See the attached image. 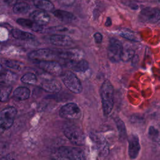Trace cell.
Returning a JSON list of instances; mask_svg holds the SVG:
<instances>
[{"label": "cell", "mask_w": 160, "mask_h": 160, "mask_svg": "<svg viewBox=\"0 0 160 160\" xmlns=\"http://www.w3.org/2000/svg\"><path fill=\"white\" fill-rule=\"evenodd\" d=\"M100 97L103 113L108 116L111 112L114 106V88L109 81L105 80L101 84Z\"/></svg>", "instance_id": "6da1fadb"}, {"label": "cell", "mask_w": 160, "mask_h": 160, "mask_svg": "<svg viewBox=\"0 0 160 160\" xmlns=\"http://www.w3.org/2000/svg\"><path fill=\"white\" fill-rule=\"evenodd\" d=\"M54 159L82 160L86 158L82 149L71 146H61L56 149L52 154Z\"/></svg>", "instance_id": "7a4b0ae2"}, {"label": "cell", "mask_w": 160, "mask_h": 160, "mask_svg": "<svg viewBox=\"0 0 160 160\" xmlns=\"http://www.w3.org/2000/svg\"><path fill=\"white\" fill-rule=\"evenodd\" d=\"M63 133L73 144L82 146L86 142V136L79 127L75 124H69L64 127Z\"/></svg>", "instance_id": "3957f363"}, {"label": "cell", "mask_w": 160, "mask_h": 160, "mask_svg": "<svg viewBox=\"0 0 160 160\" xmlns=\"http://www.w3.org/2000/svg\"><path fill=\"white\" fill-rule=\"evenodd\" d=\"M61 79L66 87L71 92L79 94L81 92L82 87L79 78L75 74L70 71H67L61 75Z\"/></svg>", "instance_id": "277c9868"}, {"label": "cell", "mask_w": 160, "mask_h": 160, "mask_svg": "<svg viewBox=\"0 0 160 160\" xmlns=\"http://www.w3.org/2000/svg\"><path fill=\"white\" fill-rule=\"evenodd\" d=\"M59 114L62 118L71 120L79 119L81 115V111L76 104L69 102L61 108Z\"/></svg>", "instance_id": "5b68a950"}, {"label": "cell", "mask_w": 160, "mask_h": 160, "mask_svg": "<svg viewBox=\"0 0 160 160\" xmlns=\"http://www.w3.org/2000/svg\"><path fill=\"white\" fill-rule=\"evenodd\" d=\"M123 46L120 41L114 38H111L108 47V56L112 62H118L121 59V55Z\"/></svg>", "instance_id": "8992f818"}, {"label": "cell", "mask_w": 160, "mask_h": 160, "mask_svg": "<svg viewBox=\"0 0 160 160\" xmlns=\"http://www.w3.org/2000/svg\"><path fill=\"white\" fill-rule=\"evenodd\" d=\"M139 19L143 22L156 23L160 21V10L156 8H144L140 11Z\"/></svg>", "instance_id": "52a82bcc"}, {"label": "cell", "mask_w": 160, "mask_h": 160, "mask_svg": "<svg viewBox=\"0 0 160 160\" xmlns=\"http://www.w3.org/2000/svg\"><path fill=\"white\" fill-rule=\"evenodd\" d=\"M16 114L17 110L12 106L2 109L0 113V125L1 129L4 130L9 129L14 123Z\"/></svg>", "instance_id": "ba28073f"}, {"label": "cell", "mask_w": 160, "mask_h": 160, "mask_svg": "<svg viewBox=\"0 0 160 160\" xmlns=\"http://www.w3.org/2000/svg\"><path fill=\"white\" fill-rule=\"evenodd\" d=\"M38 66L42 70L53 76H60L62 74V68L61 65L54 61H42L36 62Z\"/></svg>", "instance_id": "9c48e42d"}, {"label": "cell", "mask_w": 160, "mask_h": 160, "mask_svg": "<svg viewBox=\"0 0 160 160\" xmlns=\"http://www.w3.org/2000/svg\"><path fill=\"white\" fill-rule=\"evenodd\" d=\"M56 52L49 49H39L32 51L28 54V58L36 62L53 60L56 58Z\"/></svg>", "instance_id": "30bf717a"}, {"label": "cell", "mask_w": 160, "mask_h": 160, "mask_svg": "<svg viewBox=\"0 0 160 160\" xmlns=\"http://www.w3.org/2000/svg\"><path fill=\"white\" fill-rule=\"evenodd\" d=\"M58 56L66 61H79L82 59L84 52L82 50L78 48L62 49L58 51Z\"/></svg>", "instance_id": "8fae6325"}, {"label": "cell", "mask_w": 160, "mask_h": 160, "mask_svg": "<svg viewBox=\"0 0 160 160\" xmlns=\"http://www.w3.org/2000/svg\"><path fill=\"white\" fill-rule=\"evenodd\" d=\"M92 141L96 145L98 151V155L101 158L106 156L109 153V145L106 139L101 134L91 133L90 135Z\"/></svg>", "instance_id": "7c38bea8"}, {"label": "cell", "mask_w": 160, "mask_h": 160, "mask_svg": "<svg viewBox=\"0 0 160 160\" xmlns=\"http://www.w3.org/2000/svg\"><path fill=\"white\" fill-rule=\"evenodd\" d=\"M128 155L132 159H136L139 153L141 146L139 139L136 134H131L128 138Z\"/></svg>", "instance_id": "4fadbf2b"}, {"label": "cell", "mask_w": 160, "mask_h": 160, "mask_svg": "<svg viewBox=\"0 0 160 160\" xmlns=\"http://www.w3.org/2000/svg\"><path fill=\"white\" fill-rule=\"evenodd\" d=\"M39 85L42 89L49 92H58L62 88L61 83L58 81L48 78H42Z\"/></svg>", "instance_id": "5bb4252c"}, {"label": "cell", "mask_w": 160, "mask_h": 160, "mask_svg": "<svg viewBox=\"0 0 160 160\" xmlns=\"http://www.w3.org/2000/svg\"><path fill=\"white\" fill-rule=\"evenodd\" d=\"M50 42L57 46H70L73 44V41L72 38L64 34H53L49 38Z\"/></svg>", "instance_id": "9a60e30c"}, {"label": "cell", "mask_w": 160, "mask_h": 160, "mask_svg": "<svg viewBox=\"0 0 160 160\" xmlns=\"http://www.w3.org/2000/svg\"><path fill=\"white\" fill-rule=\"evenodd\" d=\"M67 67L77 72H85L89 69V65L86 60L81 59L79 61H66Z\"/></svg>", "instance_id": "2e32d148"}, {"label": "cell", "mask_w": 160, "mask_h": 160, "mask_svg": "<svg viewBox=\"0 0 160 160\" xmlns=\"http://www.w3.org/2000/svg\"><path fill=\"white\" fill-rule=\"evenodd\" d=\"M30 18L36 23L41 26H44L49 23L50 21L49 15L43 10H36L29 14Z\"/></svg>", "instance_id": "e0dca14e"}, {"label": "cell", "mask_w": 160, "mask_h": 160, "mask_svg": "<svg viewBox=\"0 0 160 160\" xmlns=\"http://www.w3.org/2000/svg\"><path fill=\"white\" fill-rule=\"evenodd\" d=\"M16 22L20 26L35 32H42L44 29L42 26L38 24L32 19L31 20L24 18H19L16 20Z\"/></svg>", "instance_id": "ac0fdd59"}, {"label": "cell", "mask_w": 160, "mask_h": 160, "mask_svg": "<svg viewBox=\"0 0 160 160\" xmlns=\"http://www.w3.org/2000/svg\"><path fill=\"white\" fill-rule=\"evenodd\" d=\"M53 15L58 19L59 21L66 22L69 23L75 21L76 16L71 12L64 10L57 9L53 11Z\"/></svg>", "instance_id": "d6986e66"}, {"label": "cell", "mask_w": 160, "mask_h": 160, "mask_svg": "<svg viewBox=\"0 0 160 160\" xmlns=\"http://www.w3.org/2000/svg\"><path fill=\"white\" fill-rule=\"evenodd\" d=\"M30 90L26 87H18L13 91L12 98L15 101H24L30 96Z\"/></svg>", "instance_id": "ffe728a7"}, {"label": "cell", "mask_w": 160, "mask_h": 160, "mask_svg": "<svg viewBox=\"0 0 160 160\" xmlns=\"http://www.w3.org/2000/svg\"><path fill=\"white\" fill-rule=\"evenodd\" d=\"M18 76L15 73L9 70H5L1 74V84L10 85L11 84L15 82Z\"/></svg>", "instance_id": "44dd1931"}, {"label": "cell", "mask_w": 160, "mask_h": 160, "mask_svg": "<svg viewBox=\"0 0 160 160\" xmlns=\"http://www.w3.org/2000/svg\"><path fill=\"white\" fill-rule=\"evenodd\" d=\"M11 34L13 38L19 40H31L35 38L34 34L19 29H12Z\"/></svg>", "instance_id": "7402d4cb"}, {"label": "cell", "mask_w": 160, "mask_h": 160, "mask_svg": "<svg viewBox=\"0 0 160 160\" xmlns=\"http://www.w3.org/2000/svg\"><path fill=\"white\" fill-rule=\"evenodd\" d=\"M34 5L38 9L45 11H52L54 6L49 0H32Z\"/></svg>", "instance_id": "603a6c76"}, {"label": "cell", "mask_w": 160, "mask_h": 160, "mask_svg": "<svg viewBox=\"0 0 160 160\" xmlns=\"http://www.w3.org/2000/svg\"><path fill=\"white\" fill-rule=\"evenodd\" d=\"M119 34L121 37L126 39L135 42L140 41V38L139 35L130 29H122L119 31Z\"/></svg>", "instance_id": "cb8c5ba5"}, {"label": "cell", "mask_w": 160, "mask_h": 160, "mask_svg": "<svg viewBox=\"0 0 160 160\" xmlns=\"http://www.w3.org/2000/svg\"><path fill=\"white\" fill-rule=\"evenodd\" d=\"M114 122L116 124L119 139L121 140L124 139L127 136V132L126 128L124 122L119 118H116L114 119Z\"/></svg>", "instance_id": "d4e9b609"}, {"label": "cell", "mask_w": 160, "mask_h": 160, "mask_svg": "<svg viewBox=\"0 0 160 160\" xmlns=\"http://www.w3.org/2000/svg\"><path fill=\"white\" fill-rule=\"evenodd\" d=\"M30 9V6L25 2H17L13 6V12L16 14H25L28 12Z\"/></svg>", "instance_id": "484cf974"}, {"label": "cell", "mask_w": 160, "mask_h": 160, "mask_svg": "<svg viewBox=\"0 0 160 160\" xmlns=\"http://www.w3.org/2000/svg\"><path fill=\"white\" fill-rule=\"evenodd\" d=\"M134 55L135 51L132 48L130 47L123 48L121 55V59L124 62H127L132 59Z\"/></svg>", "instance_id": "4316f807"}, {"label": "cell", "mask_w": 160, "mask_h": 160, "mask_svg": "<svg viewBox=\"0 0 160 160\" xmlns=\"http://www.w3.org/2000/svg\"><path fill=\"white\" fill-rule=\"evenodd\" d=\"M21 81L26 84L34 85L38 82V78L35 74L28 72L25 73L21 78Z\"/></svg>", "instance_id": "83f0119b"}, {"label": "cell", "mask_w": 160, "mask_h": 160, "mask_svg": "<svg viewBox=\"0 0 160 160\" xmlns=\"http://www.w3.org/2000/svg\"><path fill=\"white\" fill-rule=\"evenodd\" d=\"M4 64L6 67L18 71L21 70L24 67V64L22 62L16 60H5L4 61Z\"/></svg>", "instance_id": "f1b7e54d"}, {"label": "cell", "mask_w": 160, "mask_h": 160, "mask_svg": "<svg viewBox=\"0 0 160 160\" xmlns=\"http://www.w3.org/2000/svg\"><path fill=\"white\" fill-rule=\"evenodd\" d=\"M12 90V87L10 85L1 84V101L4 102L9 99V95Z\"/></svg>", "instance_id": "f546056e"}, {"label": "cell", "mask_w": 160, "mask_h": 160, "mask_svg": "<svg viewBox=\"0 0 160 160\" xmlns=\"http://www.w3.org/2000/svg\"><path fill=\"white\" fill-rule=\"evenodd\" d=\"M148 136L151 139L157 140L159 136V131L154 126H150L148 130Z\"/></svg>", "instance_id": "4dcf8cb0"}, {"label": "cell", "mask_w": 160, "mask_h": 160, "mask_svg": "<svg viewBox=\"0 0 160 160\" xmlns=\"http://www.w3.org/2000/svg\"><path fill=\"white\" fill-rule=\"evenodd\" d=\"M144 118L139 114L132 115L130 118V121L132 123H141L144 121Z\"/></svg>", "instance_id": "1f68e13d"}, {"label": "cell", "mask_w": 160, "mask_h": 160, "mask_svg": "<svg viewBox=\"0 0 160 160\" xmlns=\"http://www.w3.org/2000/svg\"><path fill=\"white\" fill-rule=\"evenodd\" d=\"M57 2L64 6H70L74 4L76 0H56Z\"/></svg>", "instance_id": "d6a6232c"}, {"label": "cell", "mask_w": 160, "mask_h": 160, "mask_svg": "<svg viewBox=\"0 0 160 160\" xmlns=\"http://www.w3.org/2000/svg\"><path fill=\"white\" fill-rule=\"evenodd\" d=\"M94 41H95L96 43L99 44L102 42V36L101 33L97 32L94 34Z\"/></svg>", "instance_id": "836d02e7"}, {"label": "cell", "mask_w": 160, "mask_h": 160, "mask_svg": "<svg viewBox=\"0 0 160 160\" xmlns=\"http://www.w3.org/2000/svg\"><path fill=\"white\" fill-rule=\"evenodd\" d=\"M18 0H4V2L6 3L8 5H14L15 4L17 3V1Z\"/></svg>", "instance_id": "e575fe53"}, {"label": "cell", "mask_w": 160, "mask_h": 160, "mask_svg": "<svg viewBox=\"0 0 160 160\" xmlns=\"http://www.w3.org/2000/svg\"><path fill=\"white\" fill-rule=\"evenodd\" d=\"M104 24H105V26H107V27H109V26H111V24H112V21H111V19L109 17H108V18H107Z\"/></svg>", "instance_id": "d590c367"}, {"label": "cell", "mask_w": 160, "mask_h": 160, "mask_svg": "<svg viewBox=\"0 0 160 160\" xmlns=\"http://www.w3.org/2000/svg\"><path fill=\"white\" fill-rule=\"evenodd\" d=\"M157 2H158V3H159L160 4V0H155Z\"/></svg>", "instance_id": "8d00e7d4"}, {"label": "cell", "mask_w": 160, "mask_h": 160, "mask_svg": "<svg viewBox=\"0 0 160 160\" xmlns=\"http://www.w3.org/2000/svg\"><path fill=\"white\" fill-rule=\"evenodd\" d=\"M24 1H27V0H24Z\"/></svg>", "instance_id": "74e56055"}]
</instances>
